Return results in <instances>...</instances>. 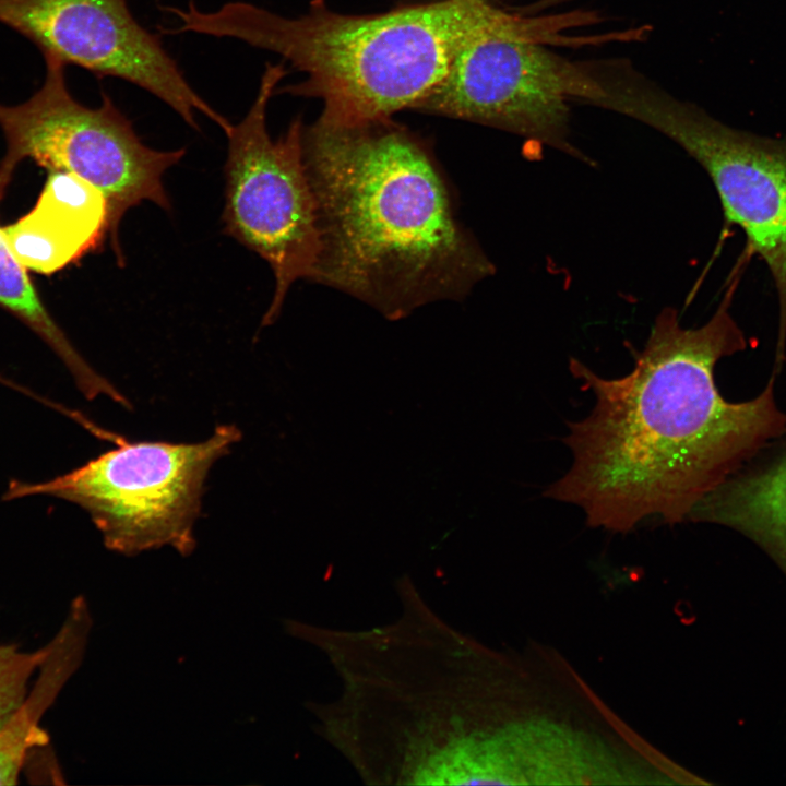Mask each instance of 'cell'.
Returning <instances> with one entry per match:
<instances>
[{
    "label": "cell",
    "mask_w": 786,
    "mask_h": 786,
    "mask_svg": "<svg viewBox=\"0 0 786 786\" xmlns=\"http://www.w3.org/2000/svg\"><path fill=\"white\" fill-rule=\"evenodd\" d=\"M736 278L711 319L681 325L678 311L655 318L632 370L604 378L576 358L569 370L595 397L562 439L568 472L544 496L579 507L586 524L628 533L646 519L675 525L769 441L786 432L772 378L753 400L726 401L717 361L747 346L729 312Z\"/></svg>",
    "instance_id": "cell-1"
},
{
    "label": "cell",
    "mask_w": 786,
    "mask_h": 786,
    "mask_svg": "<svg viewBox=\"0 0 786 786\" xmlns=\"http://www.w3.org/2000/svg\"><path fill=\"white\" fill-rule=\"evenodd\" d=\"M302 147L321 246L313 282L397 320L495 274L427 143L392 118L319 116Z\"/></svg>",
    "instance_id": "cell-2"
},
{
    "label": "cell",
    "mask_w": 786,
    "mask_h": 786,
    "mask_svg": "<svg viewBox=\"0 0 786 786\" xmlns=\"http://www.w3.org/2000/svg\"><path fill=\"white\" fill-rule=\"evenodd\" d=\"M164 10L177 20L165 34L234 38L279 55L306 80L275 94L320 98V116L346 122L414 109L461 46L505 11L489 0H436L367 15L336 13L314 0L297 17L243 1L210 12L192 0L184 10Z\"/></svg>",
    "instance_id": "cell-3"
},
{
    "label": "cell",
    "mask_w": 786,
    "mask_h": 786,
    "mask_svg": "<svg viewBox=\"0 0 786 786\" xmlns=\"http://www.w3.org/2000/svg\"><path fill=\"white\" fill-rule=\"evenodd\" d=\"M595 20L585 12L525 17L505 11L461 46L414 109L497 128L588 162L570 141L569 104L592 105L602 88L588 62L546 46L595 41L565 34Z\"/></svg>",
    "instance_id": "cell-4"
},
{
    "label": "cell",
    "mask_w": 786,
    "mask_h": 786,
    "mask_svg": "<svg viewBox=\"0 0 786 786\" xmlns=\"http://www.w3.org/2000/svg\"><path fill=\"white\" fill-rule=\"evenodd\" d=\"M240 439L234 425H221L195 443L119 439L116 449L50 480L11 481L3 499L44 495L75 503L105 546L121 555L169 546L188 556L206 476Z\"/></svg>",
    "instance_id": "cell-5"
},
{
    "label": "cell",
    "mask_w": 786,
    "mask_h": 786,
    "mask_svg": "<svg viewBox=\"0 0 786 786\" xmlns=\"http://www.w3.org/2000/svg\"><path fill=\"white\" fill-rule=\"evenodd\" d=\"M44 58L41 86L24 103L0 104V129L5 140L0 160V201L24 159L82 178L97 188L107 202L110 242L122 265L119 226L123 215L143 201L170 210L163 176L186 151L146 146L105 93L98 107L79 103L67 87L66 64L50 56Z\"/></svg>",
    "instance_id": "cell-6"
},
{
    "label": "cell",
    "mask_w": 786,
    "mask_h": 786,
    "mask_svg": "<svg viewBox=\"0 0 786 786\" xmlns=\"http://www.w3.org/2000/svg\"><path fill=\"white\" fill-rule=\"evenodd\" d=\"M600 108L642 122L678 144L707 174L724 218L766 265L777 295V358L786 340V136L731 128L624 64L604 85Z\"/></svg>",
    "instance_id": "cell-7"
},
{
    "label": "cell",
    "mask_w": 786,
    "mask_h": 786,
    "mask_svg": "<svg viewBox=\"0 0 786 786\" xmlns=\"http://www.w3.org/2000/svg\"><path fill=\"white\" fill-rule=\"evenodd\" d=\"M286 74L284 63H267L250 109L226 134L224 230L264 259L275 278L262 325L278 317L296 281H312L321 249L302 122L295 119L276 140L266 129L269 100Z\"/></svg>",
    "instance_id": "cell-8"
},
{
    "label": "cell",
    "mask_w": 786,
    "mask_h": 786,
    "mask_svg": "<svg viewBox=\"0 0 786 786\" xmlns=\"http://www.w3.org/2000/svg\"><path fill=\"white\" fill-rule=\"evenodd\" d=\"M0 23L44 56L145 90L191 128L199 129L196 112L225 133L233 127L192 88L159 35L135 20L127 0H0Z\"/></svg>",
    "instance_id": "cell-9"
},
{
    "label": "cell",
    "mask_w": 786,
    "mask_h": 786,
    "mask_svg": "<svg viewBox=\"0 0 786 786\" xmlns=\"http://www.w3.org/2000/svg\"><path fill=\"white\" fill-rule=\"evenodd\" d=\"M108 229L102 192L75 175L50 171L34 207L2 233L27 271L51 274L95 248Z\"/></svg>",
    "instance_id": "cell-10"
},
{
    "label": "cell",
    "mask_w": 786,
    "mask_h": 786,
    "mask_svg": "<svg viewBox=\"0 0 786 786\" xmlns=\"http://www.w3.org/2000/svg\"><path fill=\"white\" fill-rule=\"evenodd\" d=\"M92 624L86 599L76 596L60 629L48 643L49 650L38 668L35 683L0 728V785H16L28 753L48 743L40 720L80 667Z\"/></svg>",
    "instance_id": "cell-11"
},
{
    "label": "cell",
    "mask_w": 786,
    "mask_h": 786,
    "mask_svg": "<svg viewBox=\"0 0 786 786\" xmlns=\"http://www.w3.org/2000/svg\"><path fill=\"white\" fill-rule=\"evenodd\" d=\"M688 520L742 532L786 569V450L754 472L729 477L696 503Z\"/></svg>",
    "instance_id": "cell-12"
},
{
    "label": "cell",
    "mask_w": 786,
    "mask_h": 786,
    "mask_svg": "<svg viewBox=\"0 0 786 786\" xmlns=\"http://www.w3.org/2000/svg\"><path fill=\"white\" fill-rule=\"evenodd\" d=\"M0 307L25 323L61 359L71 373L86 367V360L72 345L41 302L27 270L10 250L0 227Z\"/></svg>",
    "instance_id": "cell-13"
},
{
    "label": "cell",
    "mask_w": 786,
    "mask_h": 786,
    "mask_svg": "<svg viewBox=\"0 0 786 786\" xmlns=\"http://www.w3.org/2000/svg\"><path fill=\"white\" fill-rule=\"evenodd\" d=\"M49 646L25 652L16 644L0 645V728L26 696L28 683L48 653Z\"/></svg>",
    "instance_id": "cell-14"
}]
</instances>
